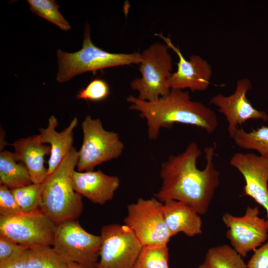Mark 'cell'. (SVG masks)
<instances>
[{
	"label": "cell",
	"mask_w": 268,
	"mask_h": 268,
	"mask_svg": "<svg viewBox=\"0 0 268 268\" xmlns=\"http://www.w3.org/2000/svg\"><path fill=\"white\" fill-rule=\"evenodd\" d=\"M214 151L212 146L204 149L206 163L202 170L197 166L201 151L194 141L182 153L169 156L161 165L162 183L154 197L163 203L169 200L180 201L200 215L206 214L220 182L213 163Z\"/></svg>",
	"instance_id": "obj_1"
},
{
	"label": "cell",
	"mask_w": 268,
	"mask_h": 268,
	"mask_svg": "<svg viewBox=\"0 0 268 268\" xmlns=\"http://www.w3.org/2000/svg\"><path fill=\"white\" fill-rule=\"evenodd\" d=\"M127 101L131 103L129 109L138 112L146 120L151 140L158 137L161 129H170L176 123L196 126L209 134L218 125L216 113L201 102L193 101L187 91L172 89L167 96L152 102L130 95Z\"/></svg>",
	"instance_id": "obj_2"
},
{
	"label": "cell",
	"mask_w": 268,
	"mask_h": 268,
	"mask_svg": "<svg viewBox=\"0 0 268 268\" xmlns=\"http://www.w3.org/2000/svg\"><path fill=\"white\" fill-rule=\"evenodd\" d=\"M78 159L73 147L42 183L39 208L57 225L77 219L83 209L82 196L74 189L72 176Z\"/></svg>",
	"instance_id": "obj_3"
},
{
	"label": "cell",
	"mask_w": 268,
	"mask_h": 268,
	"mask_svg": "<svg viewBox=\"0 0 268 268\" xmlns=\"http://www.w3.org/2000/svg\"><path fill=\"white\" fill-rule=\"evenodd\" d=\"M58 71V82H67L72 77L88 71L95 72L105 68L140 64L141 54L111 53L95 46L90 36V28L86 23L84 31L82 48L74 53L57 51Z\"/></svg>",
	"instance_id": "obj_4"
},
{
	"label": "cell",
	"mask_w": 268,
	"mask_h": 268,
	"mask_svg": "<svg viewBox=\"0 0 268 268\" xmlns=\"http://www.w3.org/2000/svg\"><path fill=\"white\" fill-rule=\"evenodd\" d=\"M169 49L166 44L155 42L141 53L139 68L141 77L130 83L131 88L137 91L138 99L152 102L170 93L168 80L172 73L173 64Z\"/></svg>",
	"instance_id": "obj_5"
},
{
	"label": "cell",
	"mask_w": 268,
	"mask_h": 268,
	"mask_svg": "<svg viewBox=\"0 0 268 268\" xmlns=\"http://www.w3.org/2000/svg\"><path fill=\"white\" fill-rule=\"evenodd\" d=\"M81 127L83 140L78 151L77 171L94 170L97 165L122 154L124 145L118 134L105 130L99 119H93L87 115Z\"/></svg>",
	"instance_id": "obj_6"
},
{
	"label": "cell",
	"mask_w": 268,
	"mask_h": 268,
	"mask_svg": "<svg viewBox=\"0 0 268 268\" xmlns=\"http://www.w3.org/2000/svg\"><path fill=\"white\" fill-rule=\"evenodd\" d=\"M52 246L67 262L97 267L100 236L86 231L77 219L66 220L57 225Z\"/></svg>",
	"instance_id": "obj_7"
},
{
	"label": "cell",
	"mask_w": 268,
	"mask_h": 268,
	"mask_svg": "<svg viewBox=\"0 0 268 268\" xmlns=\"http://www.w3.org/2000/svg\"><path fill=\"white\" fill-rule=\"evenodd\" d=\"M124 224L134 232L142 246L167 245L171 238L163 212V203L155 197L139 198L127 206Z\"/></svg>",
	"instance_id": "obj_8"
},
{
	"label": "cell",
	"mask_w": 268,
	"mask_h": 268,
	"mask_svg": "<svg viewBox=\"0 0 268 268\" xmlns=\"http://www.w3.org/2000/svg\"><path fill=\"white\" fill-rule=\"evenodd\" d=\"M57 224L40 208L0 216V235L27 249L53 244Z\"/></svg>",
	"instance_id": "obj_9"
},
{
	"label": "cell",
	"mask_w": 268,
	"mask_h": 268,
	"mask_svg": "<svg viewBox=\"0 0 268 268\" xmlns=\"http://www.w3.org/2000/svg\"><path fill=\"white\" fill-rule=\"evenodd\" d=\"M97 268H132L142 246L132 230L117 223L104 225Z\"/></svg>",
	"instance_id": "obj_10"
},
{
	"label": "cell",
	"mask_w": 268,
	"mask_h": 268,
	"mask_svg": "<svg viewBox=\"0 0 268 268\" xmlns=\"http://www.w3.org/2000/svg\"><path fill=\"white\" fill-rule=\"evenodd\" d=\"M222 220L228 228L226 236L231 246L242 258L268 240V222L260 217L257 206H248L241 216L226 212L222 215Z\"/></svg>",
	"instance_id": "obj_11"
},
{
	"label": "cell",
	"mask_w": 268,
	"mask_h": 268,
	"mask_svg": "<svg viewBox=\"0 0 268 268\" xmlns=\"http://www.w3.org/2000/svg\"><path fill=\"white\" fill-rule=\"evenodd\" d=\"M252 88L250 80L246 78L238 80L234 92L225 96L218 93L212 97L210 103L218 108V111L225 117L228 123V132L231 138L239 126L251 119L268 120V115L264 111L255 108L247 97Z\"/></svg>",
	"instance_id": "obj_12"
},
{
	"label": "cell",
	"mask_w": 268,
	"mask_h": 268,
	"mask_svg": "<svg viewBox=\"0 0 268 268\" xmlns=\"http://www.w3.org/2000/svg\"><path fill=\"white\" fill-rule=\"evenodd\" d=\"M164 41L169 49L177 55L179 61L177 70L172 73L168 80L171 89L184 90L189 89L192 92L206 90L210 83L212 74L211 66L199 55H193L186 60L179 48L174 45L170 38L162 33H155Z\"/></svg>",
	"instance_id": "obj_13"
},
{
	"label": "cell",
	"mask_w": 268,
	"mask_h": 268,
	"mask_svg": "<svg viewBox=\"0 0 268 268\" xmlns=\"http://www.w3.org/2000/svg\"><path fill=\"white\" fill-rule=\"evenodd\" d=\"M229 163L243 177L244 195L264 207L268 222V160L254 153L236 152Z\"/></svg>",
	"instance_id": "obj_14"
},
{
	"label": "cell",
	"mask_w": 268,
	"mask_h": 268,
	"mask_svg": "<svg viewBox=\"0 0 268 268\" xmlns=\"http://www.w3.org/2000/svg\"><path fill=\"white\" fill-rule=\"evenodd\" d=\"M74 190L92 202L103 205L113 199L120 181L116 176L105 174L101 170L79 172L72 176Z\"/></svg>",
	"instance_id": "obj_15"
},
{
	"label": "cell",
	"mask_w": 268,
	"mask_h": 268,
	"mask_svg": "<svg viewBox=\"0 0 268 268\" xmlns=\"http://www.w3.org/2000/svg\"><path fill=\"white\" fill-rule=\"evenodd\" d=\"M11 145L15 160L25 165L33 183L42 184L48 176L44 157L50 155V145L42 142L39 134L21 138Z\"/></svg>",
	"instance_id": "obj_16"
},
{
	"label": "cell",
	"mask_w": 268,
	"mask_h": 268,
	"mask_svg": "<svg viewBox=\"0 0 268 268\" xmlns=\"http://www.w3.org/2000/svg\"><path fill=\"white\" fill-rule=\"evenodd\" d=\"M77 123V118L74 117L67 128L61 132H58L56 130L58 125V121L54 115H51L49 118L47 127L39 129L42 142L45 144L49 143L51 146V153L48 162V175L56 169L73 147V131Z\"/></svg>",
	"instance_id": "obj_17"
},
{
	"label": "cell",
	"mask_w": 268,
	"mask_h": 268,
	"mask_svg": "<svg viewBox=\"0 0 268 268\" xmlns=\"http://www.w3.org/2000/svg\"><path fill=\"white\" fill-rule=\"evenodd\" d=\"M164 216L171 237L182 232L188 237L202 233V222L198 212L185 203L169 200L163 202Z\"/></svg>",
	"instance_id": "obj_18"
},
{
	"label": "cell",
	"mask_w": 268,
	"mask_h": 268,
	"mask_svg": "<svg viewBox=\"0 0 268 268\" xmlns=\"http://www.w3.org/2000/svg\"><path fill=\"white\" fill-rule=\"evenodd\" d=\"M13 152L3 150L0 153V183L10 190L33 183L25 165L17 163Z\"/></svg>",
	"instance_id": "obj_19"
},
{
	"label": "cell",
	"mask_w": 268,
	"mask_h": 268,
	"mask_svg": "<svg viewBox=\"0 0 268 268\" xmlns=\"http://www.w3.org/2000/svg\"><path fill=\"white\" fill-rule=\"evenodd\" d=\"M243 258L231 246L220 245L207 251L198 268H248Z\"/></svg>",
	"instance_id": "obj_20"
},
{
	"label": "cell",
	"mask_w": 268,
	"mask_h": 268,
	"mask_svg": "<svg viewBox=\"0 0 268 268\" xmlns=\"http://www.w3.org/2000/svg\"><path fill=\"white\" fill-rule=\"evenodd\" d=\"M231 138L239 147L256 150L268 160V127L263 125L249 132L238 128Z\"/></svg>",
	"instance_id": "obj_21"
},
{
	"label": "cell",
	"mask_w": 268,
	"mask_h": 268,
	"mask_svg": "<svg viewBox=\"0 0 268 268\" xmlns=\"http://www.w3.org/2000/svg\"><path fill=\"white\" fill-rule=\"evenodd\" d=\"M68 263L52 246L28 249L26 268H67Z\"/></svg>",
	"instance_id": "obj_22"
},
{
	"label": "cell",
	"mask_w": 268,
	"mask_h": 268,
	"mask_svg": "<svg viewBox=\"0 0 268 268\" xmlns=\"http://www.w3.org/2000/svg\"><path fill=\"white\" fill-rule=\"evenodd\" d=\"M167 245L143 246L132 268H169Z\"/></svg>",
	"instance_id": "obj_23"
},
{
	"label": "cell",
	"mask_w": 268,
	"mask_h": 268,
	"mask_svg": "<svg viewBox=\"0 0 268 268\" xmlns=\"http://www.w3.org/2000/svg\"><path fill=\"white\" fill-rule=\"evenodd\" d=\"M33 13L52 23L65 31L71 26L59 10V5L54 0H27Z\"/></svg>",
	"instance_id": "obj_24"
},
{
	"label": "cell",
	"mask_w": 268,
	"mask_h": 268,
	"mask_svg": "<svg viewBox=\"0 0 268 268\" xmlns=\"http://www.w3.org/2000/svg\"><path fill=\"white\" fill-rule=\"evenodd\" d=\"M42 184H34L11 190L22 213L39 209Z\"/></svg>",
	"instance_id": "obj_25"
},
{
	"label": "cell",
	"mask_w": 268,
	"mask_h": 268,
	"mask_svg": "<svg viewBox=\"0 0 268 268\" xmlns=\"http://www.w3.org/2000/svg\"><path fill=\"white\" fill-rule=\"evenodd\" d=\"M109 93L110 89L107 83L103 79H95L85 88L80 90L76 97L78 99L97 102L106 98Z\"/></svg>",
	"instance_id": "obj_26"
},
{
	"label": "cell",
	"mask_w": 268,
	"mask_h": 268,
	"mask_svg": "<svg viewBox=\"0 0 268 268\" xmlns=\"http://www.w3.org/2000/svg\"><path fill=\"white\" fill-rule=\"evenodd\" d=\"M22 213L10 189L0 185V216H11Z\"/></svg>",
	"instance_id": "obj_27"
},
{
	"label": "cell",
	"mask_w": 268,
	"mask_h": 268,
	"mask_svg": "<svg viewBox=\"0 0 268 268\" xmlns=\"http://www.w3.org/2000/svg\"><path fill=\"white\" fill-rule=\"evenodd\" d=\"M247 265L248 268H268V241L254 251Z\"/></svg>",
	"instance_id": "obj_28"
},
{
	"label": "cell",
	"mask_w": 268,
	"mask_h": 268,
	"mask_svg": "<svg viewBox=\"0 0 268 268\" xmlns=\"http://www.w3.org/2000/svg\"><path fill=\"white\" fill-rule=\"evenodd\" d=\"M28 249L21 246L9 258L0 262V268H26Z\"/></svg>",
	"instance_id": "obj_29"
},
{
	"label": "cell",
	"mask_w": 268,
	"mask_h": 268,
	"mask_svg": "<svg viewBox=\"0 0 268 268\" xmlns=\"http://www.w3.org/2000/svg\"><path fill=\"white\" fill-rule=\"evenodd\" d=\"M20 247L8 238L0 235V262L11 257Z\"/></svg>",
	"instance_id": "obj_30"
},
{
	"label": "cell",
	"mask_w": 268,
	"mask_h": 268,
	"mask_svg": "<svg viewBox=\"0 0 268 268\" xmlns=\"http://www.w3.org/2000/svg\"><path fill=\"white\" fill-rule=\"evenodd\" d=\"M67 268H97V267H92L83 266L73 262H68Z\"/></svg>",
	"instance_id": "obj_31"
}]
</instances>
